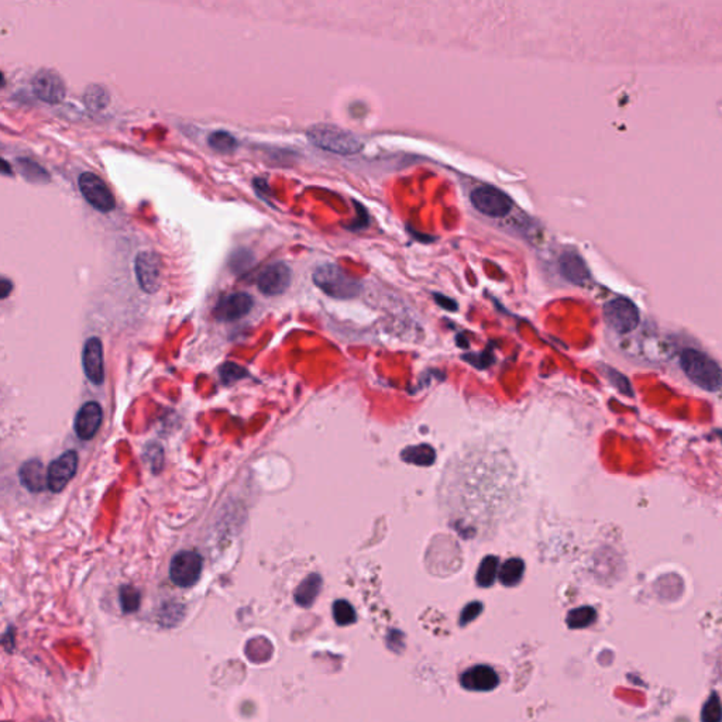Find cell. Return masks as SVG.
<instances>
[{"label":"cell","instance_id":"obj_1","mask_svg":"<svg viewBox=\"0 0 722 722\" xmlns=\"http://www.w3.org/2000/svg\"><path fill=\"white\" fill-rule=\"evenodd\" d=\"M680 367L691 382L704 391L715 393L722 387V370L705 353L686 349L680 354Z\"/></svg>","mask_w":722,"mask_h":722},{"label":"cell","instance_id":"obj_2","mask_svg":"<svg viewBox=\"0 0 722 722\" xmlns=\"http://www.w3.org/2000/svg\"><path fill=\"white\" fill-rule=\"evenodd\" d=\"M313 282L326 295L336 300H352L361 293V282L339 265L326 263L319 265L313 272Z\"/></svg>","mask_w":722,"mask_h":722},{"label":"cell","instance_id":"obj_3","mask_svg":"<svg viewBox=\"0 0 722 722\" xmlns=\"http://www.w3.org/2000/svg\"><path fill=\"white\" fill-rule=\"evenodd\" d=\"M309 141L329 153L353 156L363 149V141L353 133L330 124H316L308 130Z\"/></svg>","mask_w":722,"mask_h":722},{"label":"cell","instance_id":"obj_4","mask_svg":"<svg viewBox=\"0 0 722 722\" xmlns=\"http://www.w3.org/2000/svg\"><path fill=\"white\" fill-rule=\"evenodd\" d=\"M470 201L475 211L493 219L504 218L512 211L511 198L504 190L491 185H483L475 188L471 192Z\"/></svg>","mask_w":722,"mask_h":722},{"label":"cell","instance_id":"obj_5","mask_svg":"<svg viewBox=\"0 0 722 722\" xmlns=\"http://www.w3.org/2000/svg\"><path fill=\"white\" fill-rule=\"evenodd\" d=\"M604 320L616 333H630L639 325L641 315L637 305L627 298H615L604 306Z\"/></svg>","mask_w":722,"mask_h":722},{"label":"cell","instance_id":"obj_6","mask_svg":"<svg viewBox=\"0 0 722 722\" xmlns=\"http://www.w3.org/2000/svg\"><path fill=\"white\" fill-rule=\"evenodd\" d=\"M202 574V557L197 552L183 550L175 555L170 564L171 582L182 589L195 586Z\"/></svg>","mask_w":722,"mask_h":722},{"label":"cell","instance_id":"obj_7","mask_svg":"<svg viewBox=\"0 0 722 722\" xmlns=\"http://www.w3.org/2000/svg\"><path fill=\"white\" fill-rule=\"evenodd\" d=\"M83 198L90 206L99 212H110L115 209V198L102 178L92 172L81 174L78 179Z\"/></svg>","mask_w":722,"mask_h":722},{"label":"cell","instance_id":"obj_8","mask_svg":"<svg viewBox=\"0 0 722 722\" xmlns=\"http://www.w3.org/2000/svg\"><path fill=\"white\" fill-rule=\"evenodd\" d=\"M136 277L144 293L154 294L158 291L161 281V259L154 252H140L134 263Z\"/></svg>","mask_w":722,"mask_h":722},{"label":"cell","instance_id":"obj_9","mask_svg":"<svg viewBox=\"0 0 722 722\" xmlns=\"http://www.w3.org/2000/svg\"><path fill=\"white\" fill-rule=\"evenodd\" d=\"M293 272L288 264L282 261L267 265L259 277V290L267 297H277L290 288Z\"/></svg>","mask_w":722,"mask_h":722},{"label":"cell","instance_id":"obj_10","mask_svg":"<svg viewBox=\"0 0 722 722\" xmlns=\"http://www.w3.org/2000/svg\"><path fill=\"white\" fill-rule=\"evenodd\" d=\"M78 468V454L75 450L65 452L61 457L48 466V489L53 493H61Z\"/></svg>","mask_w":722,"mask_h":722},{"label":"cell","instance_id":"obj_11","mask_svg":"<svg viewBox=\"0 0 722 722\" xmlns=\"http://www.w3.org/2000/svg\"><path fill=\"white\" fill-rule=\"evenodd\" d=\"M37 98L47 104H60L65 98V85L61 76L51 69H41L33 81Z\"/></svg>","mask_w":722,"mask_h":722},{"label":"cell","instance_id":"obj_12","mask_svg":"<svg viewBox=\"0 0 722 722\" xmlns=\"http://www.w3.org/2000/svg\"><path fill=\"white\" fill-rule=\"evenodd\" d=\"M82 367L85 375L90 382H93L95 385H101L104 382V346L99 338H90L86 341L82 352Z\"/></svg>","mask_w":722,"mask_h":722},{"label":"cell","instance_id":"obj_13","mask_svg":"<svg viewBox=\"0 0 722 722\" xmlns=\"http://www.w3.org/2000/svg\"><path fill=\"white\" fill-rule=\"evenodd\" d=\"M460 684L464 690L468 691L487 693L497 689L500 684V678L493 667L487 664H477L463 673L460 678Z\"/></svg>","mask_w":722,"mask_h":722},{"label":"cell","instance_id":"obj_14","mask_svg":"<svg viewBox=\"0 0 722 722\" xmlns=\"http://www.w3.org/2000/svg\"><path fill=\"white\" fill-rule=\"evenodd\" d=\"M104 412L98 402L89 401L81 407L75 416L74 429L79 439L82 441H90L96 432L99 430L102 423Z\"/></svg>","mask_w":722,"mask_h":722},{"label":"cell","instance_id":"obj_15","mask_svg":"<svg viewBox=\"0 0 722 722\" xmlns=\"http://www.w3.org/2000/svg\"><path fill=\"white\" fill-rule=\"evenodd\" d=\"M254 305V300L252 295L246 293H234L230 295L223 297L216 308H215V316L219 320H236L246 316Z\"/></svg>","mask_w":722,"mask_h":722},{"label":"cell","instance_id":"obj_16","mask_svg":"<svg viewBox=\"0 0 722 722\" xmlns=\"http://www.w3.org/2000/svg\"><path fill=\"white\" fill-rule=\"evenodd\" d=\"M559 271L564 279L575 285H583L590 278L584 260L575 252H566L560 256Z\"/></svg>","mask_w":722,"mask_h":722},{"label":"cell","instance_id":"obj_17","mask_svg":"<svg viewBox=\"0 0 722 722\" xmlns=\"http://www.w3.org/2000/svg\"><path fill=\"white\" fill-rule=\"evenodd\" d=\"M20 479L28 491L41 493L48 487V471H45V467L40 460L31 459L22 466Z\"/></svg>","mask_w":722,"mask_h":722},{"label":"cell","instance_id":"obj_18","mask_svg":"<svg viewBox=\"0 0 722 722\" xmlns=\"http://www.w3.org/2000/svg\"><path fill=\"white\" fill-rule=\"evenodd\" d=\"M322 577L319 574H309L305 580H302V583L297 587L294 593L295 602L304 608L312 607L322 590Z\"/></svg>","mask_w":722,"mask_h":722},{"label":"cell","instance_id":"obj_19","mask_svg":"<svg viewBox=\"0 0 722 722\" xmlns=\"http://www.w3.org/2000/svg\"><path fill=\"white\" fill-rule=\"evenodd\" d=\"M401 460L409 464L420 466V467H429L436 460V450L433 449L430 445H416V446H408L401 453Z\"/></svg>","mask_w":722,"mask_h":722},{"label":"cell","instance_id":"obj_20","mask_svg":"<svg viewBox=\"0 0 722 722\" xmlns=\"http://www.w3.org/2000/svg\"><path fill=\"white\" fill-rule=\"evenodd\" d=\"M523 573H525L523 560L519 557H512L502 563L500 573H498V579L502 586L515 587L520 583Z\"/></svg>","mask_w":722,"mask_h":722},{"label":"cell","instance_id":"obj_21","mask_svg":"<svg viewBox=\"0 0 722 722\" xmlns=\"http://www.w3.org/2000/svg\"><path fill=\"white\" fill-rule=\"evenodd\" d=\"M498 557L497 556H486L483 561L479 563L477 574H475V583L477 586L489 589L495 583L497 575L500 573L498 570Z\"/></svg>","mask_w":722,"mask_h":722},{"label":"cell","instance_id":"obj_22","mask_svg":"<svg viewBox=\"0 0 722 722\" xmlns=\"http://www.w3.org/2000/svg\"><path fill=\"white\" fill-rule=\"evenodd\" d=\"M16 165H17L19 172L28 182H33V183L50 182V175H48V172L40 164H37L35 161H33L30 158H17Z\"/></svg>","mask_w":722,"mask_h":722},{"label":"cell","instance_id":"obj_23","mask_svg":"<svg viewBox=\"0 0 722 722\" xmlns=\"http://www.w3.org/2000/svg\"><path fill=\"white\" fill-rule=\"evenodd\" d=\"M596 619H597V612L591 607L574 608L566 616L567 627L571 628V630L587 628V627H590V625H593L596 622Z\"/></svg>","mask_w":722,"mask_h":722},{"label":"cell","instance_id":"obj_24","mask_svg":"<svg viewBox=\"0 0 722 722\" xmlns=\"http://www.w3.org/2000/svg\"><path fill=\"white\" fill-rule=\"evenodd\" d=\"M333 618L339 627H349L357 619L353 605L346 600H338L333 602Z\"/></svg>","mask_w":722,"mask_h":722},{"label":"cell","instance_id":"obj_25","mask_svg":"<svg viewBox=\"0 0 722 722\" xmlns=\"http://www.w3.org/2000/svg\"><path fill=\"white\" fill-rule=\"evenodd\" d=\"M209 146L219 153H231L237 147V140L227 131H215L208 138Z\"/></svg>","mask_w":722,"mask_h":722},{"label":"cell","instance_id":"obj_26","mask_svg":"<svg viewBox=\"0 0 722 722\" xmlns=\"http://www.w3.org/2000/svg\"><path fill=\"white\" fill-rule=\"evenodd\" d=\"M701 722H722V704L716 693H712L704 704Z\"/></svg>","mask_w":722,"mask_h":722},{"label":"cell","instance_id":"obj_27","mask_svg":"<svg viewBox=\"0 0 722 722\" xmlns=\"http://www.w3.org/2000/svg\"><path fill=\"white\" fill-rule=\"evenodd\" d=\"M141 596L140 591L131 586H124L120 589V605L123 612L131 614L136 612L140 607Z\"/></svg>","mask_w":722,"mask_h":722},{"label":"cell","instance_id":"obj_28","mask_svg":"<svg viewBox=\"0 0 722 722\" xmlns=\"http://www.w3.org/2000/svg\"><path fill=\"white\" fill-rule=\"evenodd\" d=\"M85 102H86L88 108H90L93 110H101L108 105L109 96L104 88L90 86L85 95Z\"/></svg>","mask_w":722,"mask_h":722},{"label":"cell","instance_id":"obj_29","mask_svg":"<svg viewBox=\"0 0 722 722\" xmlns=\"http://www.w3.org/2000/svg\"><path fill=\"white\" fill-rule=\"evenodd\" d=\"M604 371H605V375H607L608 381L614 385V387H615L619 393H622L623 395H627V397H632V395H634L632 385H631V382L628 381L627 377L622 375L621 372H618L616 370H614V368H611V367H605Z\"/></svg>","mask_w":722,"mask_h":722},{"label":"cell","instance_id":"obj_30","mask_svg":"<svg viewBox=\"0 0 722 722\" xmlns=\"http://www.w3.org/2000/svg\"><path fill=\"white\" fill-rule=\"evenodd\" d=\"M249 372L242 366H237L234 363H226L220 367V377L224 384H231L237 379H242Z\"/></svg>","mask_w":722,"mask_h":722},{"label":"cell","instance_id":"obj_31","mask_svg":"<svg viewBox=\"0 0 722 722\" xmlns=\"http://www.w3.org/2000/svg\"><path fill=\"white\" fill-rule=\"evenodd\" d=\"M253 261H254V257H253V254L250 252H247V250H237L231 256V259H230V265H231L233 271L243 272L245 270L250 268Z\"/></svg>","mask_w":722,"mask_h":722},{"label":"cell","instance_id":"obj_32","mask_svg":"<svg viewBox=\"0 0 722 722\" xmlns=\"http://www.w3.org/2000/svg\"><path fill=\"white\" fill-rule=\"evenodd\" d=\"M481 612H483V604L478 601H473L466 605L460 614V627H466L467 623L473 622Z\"/></svg>","mask_w":722,"mask_h":722},{"label":"cell","instance_id":"obj_33","mask_svg":"<svg viewBox=\"0 0 722 722\" xmlns=\"http://www.w3.org/2000/svg\"><path fill=\"white\" fill-rule=\"evenodd\" d=\"M147 461L149 464L153 467L154 471L160 470L161 468V464H163V460H164V454H163V449L160 445H150L147 448Z\"/></svg>","mask_w":722,"mask_h":722},{"label":"cell","instance_id":"obj_34","mask_svg":"<svg viewBox=\"0 0 722 722\" xmlns=\"http://www.w3.org/2000/svg\"><path fill=\"white\" fill-rule=\"evenodd\" d=\"M466 361H468L470 364H473L475 368H486L489 367L491 363H493V354H490L489 352L484 353V354H471V356H464L463 357Z\"/></svg>","mask_w":722,"mask_h":722},{"label":"cell","instance_id":"obj_35","mask_svg":"<svg viewBox=\"0 0 722 722\" xmlns=\"http://www.w3.org/2000/svg\"><path fill=\"white\" fill-rule=\"evenodd\" d=\"M435 300H436L438 305H441V306L445 308L446 311H450V312H456V311H457V304H456L453 300L446 298V297H443V295H441V294H436V295H435Z\"/></svg>","mask_w":722,"mask_h":722},{"label":"cell","instance_id":"obj_36","mask_svg":"<svg viewBox=\"0 0 722 722\" xmlns=\"http://www.w3.org/2000/svg\"><path fill=\"white\" fill-rule=\"evenodd\" d=\"M12 290H13V284H12L9 279L3 278V279H2V298H3V300L8 298L9 294L12 293Z\"/></svg>","mask_w":722,"mask_h":722},{"label":"cell","instance_id":"obj_37","mask_svg":"<svg viewBox=\"0 0 722 722\" xmlns=\"http://www.w3.org/2000/svg\"><path fill=\"white\" fill-rule=\"evenodd\" d=\"M2 164H3V174H8V175H10L12 172L9 171V170H10V167H9L8 161H6V160H3V161H2Z\"/></svg>","mask_w":722,"mask_h":722}]
</instances>
